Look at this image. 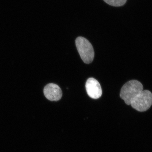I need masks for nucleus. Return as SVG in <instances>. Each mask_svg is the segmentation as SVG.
<instances>
[{
	"instance_id": "nucleus-4",
	"label": "nucleus",
	"mask_w": 152,
	"mask_h": 152,
	"mask_svg": "<svg viewBox=\"0 0 152 152\" xmlns=\"http://www.w3.org/2000/svg\"><path fill=\"white\" fill-rule=\"evenodd\" d=\"M86 88L87 94L92 99H99L102 94L100 84L94 78H90L87 80Z\"/></svg>"
},
{
	"instance_id": "nucleus-5",
	"label": "nucleus",
	"mask_w": 152,
	"mask_h": 152,
	"mask_svg": "<svg viewBox=\"0 0 152 152\" xmlns=\"http://www.w3.org/2000/svg\"><path fill=\"white\" fill-rule=\"evenodd\" d=\"M43 93L45 98L51 101L60 100L62 96V92L61 88L54 83H49L45 86Z\"/></svg>"
},
{
	"instance_id": "nucleus-3",
	"label": "nucleus",
	"mask_w": 152,
	"mask_h": 152,
	"mask_svg": "<svg viewBox=\"0 0 152 152\" xmlns=\"http://www.w3.org/2000/svg\"><path fill=\"white\" fill-rule=\"evenodd\" d=\"M130 105L138 111H146L152 105V93L148 90H143L133 99Z\"/></svg>"
},
{
	"instance_id": "nucleus-1",
	"label": "nucleus",
	"mask_w": 152,
	"mask_h": 152,
	"mask_svg": "<svg viewBox=\"0 0 152 152\" xmlns=\"http://www.w3.org/2000/svg\"><path fill=\"white\" fill-rule=\"evenodd\" d=\"M143 90V86L141 82L137 80H131L125 83L120 92L121 99L128 105L137 95Z\"/></svg>"
},
{
	"instance_id": "nucleus-2",
	"label": "nucleus",
	"mask_w": 152,
	"mask_h": 152,
	"mask_svg": "<svg viewBox=\"0 0 152 152\" xmlns=\"http://www.w3.org/2000/svg\"><path fill=\"white\" fill-rule=\"evenodd\" d=\"M76 47L84 62L90 64L94 57V51L91 44L86 38L78 37L75 41Z\"/></svg>"
},
{
	"instance_id": "nucleus-6",
	"label": "nucleus",
	"mask_w": 152,
	"mask_h": 152,
	"mask_svg": "<svg viewBox=\"0 0 152 152\" xmlns=\"http://www.w3.org/2000/svg\"><path fill=\"white\" fill-rule=\"evenodd\" d=\"M104 1L110 5L118 7L124 5L126 4L127 0H104Z\"/></svg>"
}]
</instances>
